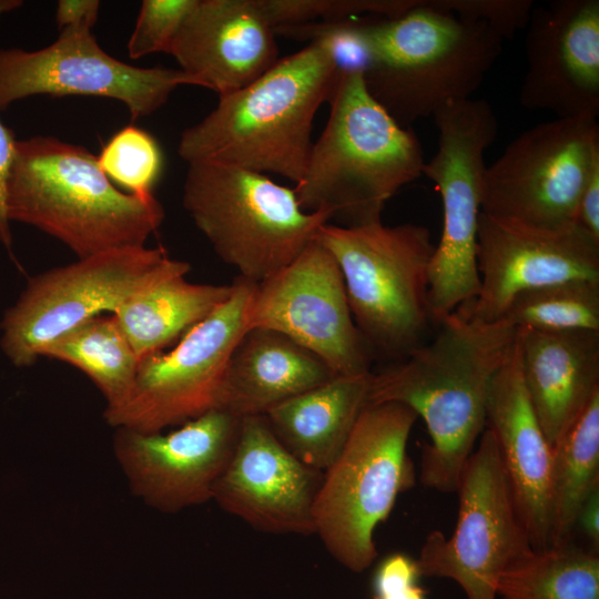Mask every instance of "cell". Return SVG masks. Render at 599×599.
<instances>
[{
  "label": "cell",
  "mask_w": 599,
  "mask_h": 599,
  "mask_svg": "<svg viewBox=\"0 0 599 599\" xmlns=\"http://www.w3.org/2000/svg\"><path fill=\"white\" fill-rule=\"evenodd\" d=\"M368 35L366 90L404 128L470 99L504 42L486 22L460 19L428 0L396 18L370 16Z\"/></svg>",
  "instance_id": "5b68a950"
},
{
  "label": "cell",
  "mask_w": 599,
  "mask_h": 599,
  "mask_svg": "<svg viewBox=\"0 0 599 599\" xmlns=\"http://www.w3.org/2000/svg\"><path fill=\"white\" fill-rule=\"evenodd\" d=\"M599 488V393L552 446L551 546L571 540L579 511Z\"/></svg>",
  "instance_id": "484cf974"
},
{
  "label": "cell",
  "mask_w": 599,
  "mask_h": 599,
  "mask_svg": "<svg viewBox=\"0 0 599 599\" xmlns=\"http://www.w3.org/2000/svg\"><path fill=\"white\" fill-rule=\"evenodd\" d=\"M246 327L278 332L322 359L335 376L370 373L372 353L353 319L344 278L317 240L255 285Z\"/></svg>",
  "instance_id": "5bb4252c"
},
{
  "label": "cell",
  "mask_w": 599,
  "mask_h": 599,
  "mask_svg": "<svg viewBox=\"0 0 599 599\" xmlns=\"http://www.w3.org/2000/svg\"><path fill=\"white\" fill-rule=\"evenodd\" d=\"M370 373L335 376L265 413L278 440L305 465L325 471L368 405Z\"/></svg>",
  "instance_id": "cb8c5ba5"
},
{
  "label": "cell",
  "mask_w": 599,
  "mask_h": 599,
  "mask_svg": "<svg viewBox=\"0 0 599 599\" xmlns=\"http://www.w3.org/2000/svg\"><path fill=\"white\" fill-rule=\"evenodd\" d=\"M181 85L194 83L180 69L120 61L89 29L62 30L39 50L0 49V111L33 95L100 97L122 102L134 121L158 111Z\"/></svg>",
  "instance_id": "9a60e30c"
},
{
  "label": "cell",
  "mask_w": 599,
  "mask_h": 599,
  "mask_svg": "<svg viewBox=\"0 0 599 599\" xmlns=\"http://www.w3.org/2000/svg\"><path fill=\"white\" fill-rule=\"evenodd\" d=\"M98 162L111 182L129 193L148 196L163 171V153L158 141L145 130L126 125L103 145Z\"/></svg>",
  "instance_id": "f546056e"
},
{
  "label": "cell",
  "mask_w": 599,
  "mask_h": 599,
  "mask_svg": "<svg viewBox=\"0 0 599 599\" xmlns=\"http://www.w3.org/2000/svg\"><path fill=\"white\" fill-rule=\"evenodd\" d=\"M438 149L423 174L441 197L443 229L429 265L428 303L434 322L471 303L480 286L477 233L485 151L498 133L490 104L481 99L449 103L434 115Z\"/></svg>",
  "instance_id": "9c48e42d"
},
{
  "label": "cell",
  "mask_w": 599,
  "mask_h": 599,
  "mask_svg": "<svg viewBox=\"0 0 599 599\" xmlns=\"http://www.w3.org/2000/svg\"><path fill=\"white\" fill-rule=\"evenodd\" d=\"M500 599H599V555L569 540L530 549L502 573Z\"/></svg>",
  "instance_id": "83f0119b"
},
{
  "label": "cell",
  "mask_w": 599,
  "mask_h": 599,
  "mask_svg": "<svg viewBox=\"0 0 599 599\" xmlns=\"http://www.w3.org/2000/svg\"><path fill=\"white\" fill-rule=\"evenodd\" d=\"M6 207L10 222L47 233L78 258L143 246L165 216L153 194L120 191L85 148L44 135L17 139Z\"/></svg>",
  "instance_id": "3957f363"
},
{
  "label": "cell",
  "mask_w": 599,
  "mask_h": 599,
  "mask_svg": "<svg viewBox=\"0 0 599 599\" xmlns=\"http://www.w3.org/2000/svg\"><path fill=\"white\" fill-rule=\"evenodd\" d=\"M333 377L322 359L287 336L266 328L247 329L230 357L219 408L240 418L265 415Z\"/></svg>",
  "instance_id": "603a6c76"
},
{
  "label": "cell",
  "mask_w": 599,
  "mask_h": 599,
  "mask_svg": "<svg viewBox=\"0 0 599 599\" xmlns=\"http://www.w3.org/2000/svg\"><path fill=\"white\" fill-rule=\"evenodd\" d=\"M255 285L237 276L227 300L170 352L142 359L125 400L104 409L106 423L155 433L219 408L230 357L247 331L246 315Z\"/></svg>",
  "instance_id": "8fae6325"
},
{
  "label": "cell",
  "mask_w": 599,
  "mask_h": 599,
  "mask_svg": "<svg viewBox=\"0 0 599 599\" xmlns=\"http://www.w3.org/2000/svg\"><path fill=\"white\" fill-rule=\"evenodd\" d=\"M455 530L427 536L416 559L420 575L454 580L466 599H496L502 573L532 549L517 514L498 447L487 428L459 477Z\"/></svg>",
  "instance_id": "7c38bea8"
},
{
  "label": "cell",
  "mask_w": 599,
  "mask_h": 599,
  "mask_svg": "<svg viewBox=\"0 0 599 599\" xmlns=\"http://www.w3.org/2000/svg\"><path fill=\"white\" fill-rule=\"evenodd\" d=\"M328 103L327 124L294 187L298 203L339 226L379 222L386 203L423 174L422 144L369 95L361 73L342 75Z\"/></svg>",
  "instance_id": "277c9868"
},
{
  "label": "cell",
  "mask_w": 599,
  "mask_h": 599,
  "mask_svg": "<svg viewBox=\"0 0 599 599\" xmlns=\"http://www.w3.org/2000/svg\"><path fill=\"white\" fill-rule=\"evenodd\" d=\"M517 328L454 312L405 357L372 372L368 404L397 403L420 417L430 438L422 447L420 483L457 490L463 468L486 428L493 377L511 354Z\"/></svg>",
  "instance_id": "6da1fadb"
},
{
  "label": "cell",
  "mask_w": 599,
  "mask_h": 599,
  "mask_svg": "<svg viewBox=\"0 0 599 599\" xmlns=\"http://www.w3.org/2000/svg\"><path fill=\"white\" fill-rule=\"evenodd\" d=\"M323 475L278 440L265 415L246 416L212 499L258 531L313 535Z\"/></svg>",
  "instance_id": "ac0fdd59"
},
{
  "label": "cell",
  "mask_w": 599,
  "mask_h": 599,
  "mask_svg": "<svg viewBox=\"0 0 599 599\" xmlns=\"http://www.w3.org/2000/svg\"><path fill=\"white\" fill-rule=\"evenodd\" d=\"M477 265L479 292L456 312L483 323L497 322L524 292L575 280L599 281V240L579 224L541 230L480 212Z\"/></svg>",
  "instance_id": "e0dca14e"
},
{
  "label": "cell",
  "mask_w": 599,
  "mask_h": 599,
  "mask_svg": "<svg viewBox=\"0 0 599 599\" xmlns=\"http://www.w3.org/2000/svg\"><path fill=\"white\" fill-rule=\"evenodd\" d=\"M169 54L194 85L221 97L266 72L278 48L261 0H197Z\"/></svg>",
  "instance_id": "ffe728a7"
},
{
  "label": "cell",
  "mask_w": 599,
  "mask_h": 599,
  "mask_svg": "<svg viewBox=\"0 0 599 599\" xmlns=\"http://www.w3.org/2000/svg\"><path fill=\"white\" fill-rule=\"evenodd\" d=\"M275 29L312 21H338L368 13L396 18L415 7L418 0H261Z\"/></svg>",
  "instance_id": "1f68e13d"
},
{
  "label": "cell",
  "mask_w": 599,
  "mask_h": 599,
  "mask_svg": "<svg viewBox=\"0 0 599 599\" xmlns=\"http://www.w3.org/2000/svg\"><path fill=\"white\" fill-rule=\"evenodd\" d=\"M520 103L559 119L599 114V0L534 6L526 26Z\"/></svg>",
  "instance_id": "d6986e66"
},
{
  "label": "cell",
  "mask_w": 599,
  "mask_h": 599,
  "mask_svg": "<svg viewBox=\"0 0 599 599\" xmlns=\"http://www.w3.org/2000/svg\"><path fill=\"white\" fill-rule=\"evenodd\" d=\"M430 6L460 19L483 21L504 40L526 28L534 8L531 0H428Z\"/></svg>",
  "instance_id": "836d02e7"
},
{
  "label": "cell",
  "mask_w": 599,
  "mask_h": 599,
  "mask_svg": "<svg viewBox=\"0 0 599 599\" xmlns=\"http://www.w3.org/2000/svg\"><path fill=\"white\" fill-rule=\"evenodd\" d=\"M181 263L162 247L126 246L31 277L0 323L2 353L17 367L31 366L55 338L112 314Z\"/></svg>",
  "instance_id": "30bf717a"
},
{
  "label": "cell",
  "mask_w": 599,
  "mask_h": 599,
  "mask_svg": "<svg viewBox=\"0 0 599 599\" xmlns=\"http://www.w3.org/2000/svg\"><path fill=\"white\" fill-rule=\"evenodd\" d=\"M422 577L416 559L396 552L384 558L373 577V599H427L418 583Z\"/></svg>",
  "instance_id": "e575fe53"
},
{
  "label": "cell",
  "mask_w": 599,
  "mask_h": 599,
  "mask_svg": "<svg viewBox=\"0 0 599 599\" xmlns=\"http://www.w3.org/2000/svg\"><path fill=\"white\" fill-rule=\"evenodd\" d=\"M190 268L189 262L182 261L111 314L140 362L181 338L231 295L232 284L187 282Z\"/></svg>",
  "instance_id": "d4e9b609"
},
{
  "label": "cell",
  "mask_w": 599,
  "mask_h": 599,
  "mask_svg": "<svg viewBox=\"0 0 599 599\" xmlns=\"http://www.w3.org/2000/svg\"><path fill=\"white\" fill-rule=\"evenodd\" d=\"M369 17L281 26L274 31L276 35L326 47L338 78L351 73L363 75L370 62Z\"/></svg>",
  "instance_id": "4dcf8cb0"
},
{
  "label": "cell",
  "mask_w": 599,
  "mask_h": 599,
  "mask_svg": "<svg viewBox=\"0 0 599 599\" xmlns=\"http://www.w3.org/2000/svg\"><path fill=\"white\" fill-rule=\"evenodd\" d=\"M486 428L495 437L519 519L535 550L551 546L552 446L528 398L517 338L491 379Z\"/></svg>",
  "instance_id": "44dd1931"
},
{
  "label": "cell",
  "mask_w": 599,
  "mask_h": 599,
  "mask_svg": "<svg viewBox=\"0 0 599 599\" xmlns=\"http://www.w3.org/2000/svg\"><path fill=\"white\" fill-rule=\"evenodd\" d=\"M197 0H143L135 26L128 41V54L131 59L165 52Z\"/></svg>",
  "instance_id": "d6a6232c"
},
{
  "label": "cell",
  "mask_w": 599,
  "mask_h": 599,
  "mask_svg": "<svg viewBox=\"0 0 599 599\" xmlns=\"http://www.w3.org/2000/svg\"><path fill=\"white\" fill-rule=\"evenodd\" d=\"M338 80L326 47L309 43L248 85L219 97L203 120L183 131L179 155L189 164L233 165L296 184L313 146L314 116Z\"/></svg>",
  "instance_id": "7a4b0ae2"
},
{
  "label": "cell",
  "mask_w": 599,
  "mask_h": 599,
  "mask_svg": "<svg viewBox=\"0 0 599 599\" xmlns=\"http://www.w3.org/2000/svg\"><path fill=\"white\" fill-rule=\"evenodd\" d=\"M316 238L341 268L353 319L372 355L397 361L432 336L436 323L428 286L435 244L426 226L326 223Z\"/></svg>",
  "instance_id": "8992f818"
},
{
  "label": "cell",
  "mask_w": 599,
  "mask_h": 599,
  "mask_svg": "<svg viewBox=\"0 0 599 599\" xmlns=\"http://www.w3.org/2000/svg\"><path fill=\"white\" fill-rule=\"evenodd\" d=\"M577 525H579L591 544V549L599 548V488L596 489L582 505Z\"/></svg>",
  "instance_id": "f35d334b"
},
{
  "label": "cell",
  "mask_w": 599,
  "mask_h": 599,
  "mask_svg": "<svg viewBox=\"0 0 599 599\" xmlns=\"http://www.w3.org/2000/svg\"><path fill=\"white\" fill-rule=\"evenodd\" d=\"M522 380L554 446L599 393V332L517 328Z\"/></svg>",
  "instance_id": "7402d4cb"
},
{
  "label": "cell",
  "mask_w": 599,
  "mask_h": 599,
  "mask_svg": "<svg viewBox=\"0 0 599 599\" xmlns=\"http://www.w3.org/2000/svg\"><path fill=\"white\" fill-rule=\"evenodd\" d=\"M182 203L216 255L255 284L292 263L329 221L266 174L213 162L189 164Z\"/></svg>",
  "instance_id": "52a82bcc"
},
{
  "label": "cell",
  "mask_w": 599,
  "mask_h": 599,
  "mask_svg": "<svg viewBox=\"0 0 599 599\" xmlns=\"http://www.w3.org/2000/svg\"><path fill=\"white\" fill-rule=\"evenodd\" d=\"M599 155L595 119H559L519 134L486 167L481 212L541 230L577 223L580 196Z\"/></svg>",
  "instance_id": "4fadbf2b"
},
{
  "label": "cell",
  "mask_w": 599,
  "mask_h": 599,
  "mask_svg": "<svg viewBox=\"0 0 599 599\" xmlns=\"http://www.w3.org/2000/svg\"><path fill=\"white\" fill-rule=\"evenodd\" d=\"M241 418L214 408L170 432L116 428L113 450L132 493L166 514L212 499L229 463Z\"/></svg>",
  "instance_id": "2e32d148"
},
{
  "label": "cell",
  "mask_w": 599,
  "mask_h": 599,
  "mask_svg": "<svg viewBox=\"0 0 599 599\" xmlns=\"http://www.w3.org/2000/svg\"><path fill=\"white\" fill-rule=\"evenodd\" d=\"M577 223L599 240V155L592 162L581 192Z\"/></svg>",
  "instance_id": "74e56055"
},
{
  "label": "cell",
  "mask_w": 599,
  "mask_h": 599,
  "mask_svg": "<svg viewBox=\"0 0 599 599\" xmlns=\"http://www.w3.org/2000/svg\"><path fill=\"white\" fill-rule=\"evenodd\" d=\"M417 418L402 404H368L324 471L313 509L315 534L354 572L373 564L376 527L388 518L398 495L415 484L407 443Z\"/></svg>",
  "instance_id": "ba28073f"
},
{
  "label": "cell",
  "mask_w": 599,
  "mask_h": 599,
  "mask_svg": "<svg viewBox=\"0 0 599 599\" xmlns=\"http://www.w3.org/2000/svg\"><path fill=\"white\" fill-rule=\"evenodd\" d=\"M21 0H0V17L19 9ZM17 139L0 120V244L12 254V232L6 207L7 180L12 163Z\"/></svg>",
  "instance_id": "d590c367"
},
{
  "label": "cell",
  "mask_w": 599,
  "mask_h": 599,
  "mask_svg": "<svg viewBox=\"0 0 599 599\" xmlns=\"http://www.w3.org/2000/svg\"><path fill=\"white\" fill-rule=\"evenodd\" d=\"M101 3L98 0H59L55 7V22L60 31L89 29L94 27Z\"/></svg>",
  "instance_id": "8d00e7d4"
},
{
  "label": "cell",
  "mask_w": 599,
  "mask_h": 599,
  "mask_svg": "<svg viewBox=\"0 0 599 599\" xmlns=\"http://www.w3.org/2000/svg\"><path fill=\"white\" fill-rule=\"evenodd\" d=\"M41 356L84 373L104 396L105 408L121 405L131 392L140 361L112 315H99L51 342Z\"/></svg>",
  "instance_id": "4316f807"
},
{
  "label": "cell",
  "mask_w": 599,
  "mask_h": 599,
  "mask_svg": "<svg viewBox=\"0 0 599 599\" xmlns=\"http://www.w3.org/2000/svg\"><path fill=\"white\" fill-rule=\"evenodd\" d=\"M501 319L516 328L599 332V281L575 280L524 292Z\"/></svg>",
  "instance_id": "f1b7e54d"
}]
</instances>
